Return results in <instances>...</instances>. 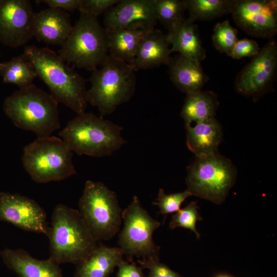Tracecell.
Here are the masks:
<instances>
[{"instance_id":"e575fe53","label":"cell","mask_w":277,"mask_h":277,"mask_svg":"<svg viewBox=\"0 0 277 277\" xmlns=\"http://www.w3.org/2000/svg\"><path fill=\"white\" fill-rule=\"evenodd\" d=\"M36 2L46 4L49 8L60 9L67 12L78 10L81 3V0H41Z\"/></svg>"},{"instance_id":"44dd1931","label":"cell","mask_w":277,"mask_h":277,"mask_svg":"<svg viewBox=\"0 0 277 277\" xmlns=\"http://www.w3.org/2000/svg\"><path fill=\"white\" fill-rule=\"evenodd\" d=\"M167 39L172 52L201 62L206 57V50L200 36L198 26L189 18L168 31Z\"/></svg>"},{"instance_id":"ffe728a7","label":"cell","mask_w":277,"mask_h":277,"mask_svg":"<svg viewBox=\"0 0 277 277\" xmlns=\"http://www.w3.org/2000/svg\"><path fill=\"white\" fill-rule=\"evenodd\" d=\"M168 66L170 80L177 89L186 94L202 90L209 80L201 62L179 54L172 57Z\"/></svg>"},{"instance_id":"d6a6232c","label":"cell","mask_w":277,"mask_h":277,"mask_svg":"<svg viewBox=\"0 0 277 277\" xmlns=\"http://www.w3.org/2000/svg\"><path fill=\"white\" fill-rule=\"evenodd\" d=\"M120 0H81L79 9L84 12L95 17L105 13L110 8L116 4Z\"/></svg>"},{"instance_id":"7a4b0ae2","label":"cell","mask_w":277,"mask_h":277,"mask_svg":"<svg viewBox=\"0 0 277 277\" xmlns=\"http://www.w3.org/2000/svg\"><path fill=\"white\" fill-rule=\"evenodd\" d=\"M58 104L50 93L32 84L6 97L3 110L17 127L41 137L60 128Z\"/></svg>"},{"instance_id":"277c9868","label":"cell","mask_w":277,"mask_h":277,"mask_svg":"<svg viewBox=\"0 0 277 277\" xmlns=\"http://www.w3.org/2000/svg\"><path fill=\"white\" fill-rule=\"evenodd\" d=\"M50 256L58 264L78 265L98 246L78 210L58 204L53 210L48 235Z\"/></svg>"},{"instance_id":"8992f818","label":"cell","mask_w":277,"mask_h":277,"mask_svg":"<svg viewBox=\"0 0 277 277\" xmlns=\"http://www.w3.org/2000/svg\"><path fill=\"white\" fill-rule=\"evenodd\" d=\"M63 60L78 68L93 71L109 55L107 32L97 17L84 12L58 53Z\"/></svg>"},{"instance_id":"83f0119b","label":"cell","mask_w":277,"mask_h":277,"mask_svg":"<svg viewBox=\"0 0 277 277\" xmlns=\"http://www.w3.org/2000/svg\"><path fill=\"white\" fill-rule=\"evenodd\" d=\"M238 30L231 25L228 20L217 23L214 27L212 36L214 48L220 52L230 56L238 40Z\"/></svg>"},{"instance_id":"7c38bea8","label":"cell","mask_w":277,"mask_h":277,"mask_svg":"<svg viewBox=\"0 0 277 277\" xmlns=\"http://www.w3.org/2000/svg\"><path fill=\"white\" fill-rule=\"evenodd\" d=\"M230 14L249 35L270 39L277 33L276 0H232Z\"/></svg>"},{"instance_id":"2e32d148","label":"cell","mask_w":277,"mask_h":277,"mask_svg":"<svg viewBox=\"0 0 277 277\" xmlns=\"http://www.w3.org/2000/svg\"><path fill=\"white\" fill-rule=\"evenodd\" d=\"M33 34L38 41L61 46L71 32L70 15L64 10L48 8L34 13Z\"/></svg>"},{"instance_id":"8fae6325","label":"cell","mask_w":277,"mask_h":277,"mask_svg":"<svg viewBox=\"0 0 277 277\" xmlns=\"http://www.w3.org/2000/svg\"><path fill=\"white\" fill-rule=\"evenodd\" d=\"M276 74L277 43L273 38L238 74L234 82L235 90L256 102L265 94L274 91Z\"/></svg>"},{"instance_id":"4dcf8cb0","label":"cell","mask_w":277,"mask_h":277,"mask_svg":"<svg viewBox=\"0 0 277 277\" xmlns=\"http://www.w3.org/2000/svg\"><path fill=\"white\" fill-rule=\"evenodd\" d=\"M138 263L143 269L149 270L147 277H183L180 274L170 269L160 260L153 259L137 260Z\"/></svg>"},{"instance_id":"3957f363","label":"cell","mask_w":277,"mask_h":277,"mask_svg":"<svg viewBox=\"0 0 277 277\" xmlns=\"http://www.w3.org/2000/svg\"><path fill=\"white\" fill-rule=\"evenodd\" d=\"M123 128L91 112H84L69 121L59 135L79 155L101 157L111 155L126 141Z\"/></svg>"},{"instance_id":"5bb4252c","label":"cell","mask_w":277,"mask_h":277,"mask_svg":"<svg viewBox=\"0 0 277 277\" xmlns=\"http://www.w3.org/2000/svg\"><path fill=\"white\" fill-rule=\"evenodd\" d=\"M0 221L47 236L49 232L45 210L33 200L18 193L0 192Z\"/></svg>"},{"instance_id":"4316f807","label":"cell","mask_w":277,"mask_h":277,"mask_svg":"<svg viewBox=\"0 0 277 277\" xmlns=\"http://www.w3.org/2000/svg\"><path fill=\"white\" fill-rule=\"evenodd\" d=\"M157 21L168 31L181 24L186 11L183 0H153Z\"/></svg>"},{"instance_id":"5b68a950","label":"cell","mask_w":277,"mask_h":277,"mask_svg":"<svg viewBox=\"0 0 277 277\" xmlns=\"http://www.w3.org/2000/svg\"><path fill=\"white\" fill-rule=\"evenodd\" d=\"M135 72L130 64L109 54L100 68L92 72L88 104L97 108L101 117L112 113L134 94Z\"/></svg>"},{"instance_id":"f1b7e54d","label":"cell","mask_w":277,"mask_h":277,"mask_svg":"<svg viewBox=\"0 0 277 277\" xmlns=\"http://www.w3.org/2000/svg\"><path fill=\"white\" fill-rule=\"evenodd\" d=\"M199 208L196 202H190L185 207L175 212L169 223V227L171 229L176 227L189 229L199 239L200 234L196 229V223L197 221H202L203 218L199 213Z\"/></svg>"},{"instance_id":"7402d4cb","label":"cell","mask_w":277,"mask_h":277,"mask_svg":"<svg viewBox=\"0 0 277 277\" xmlns=\"http://www.w3.org/2000/svg\"><path fill=\"white\" fill-rule=\"evenodd\" d=\"M124 254L118 247H97L77 265L73 277H109L124 260Z\"/></svg>"},{"instance_id":"9c48e42d","label":"cell","mask_w":277,"mask_h":277,"mask_svg":"<svg viewBox=\"0 0 277 277\" xmlns=\"http://www.w3.org/2000/svg\"><path fill=\"white\" fill-rule=\"evenodd\" d=\"M236 176L234 164L219 152L196 157L187 168V189L192 195L220 205L234 185Z\"/></svg>"},{"instance_id":"30bf717a","label":"cell","mask_w":277,"mask_h":277,"mask_svg":"<svg viewBox=\"0 0 277 277\" xmlns=\"http://www.w3.org/2000/svg\"><path fill=\"white\" fill-rule=\"evenodd\" d=\"M124 227L118 235V245L129 262L134 257L160 260V247L153 240L154 231L161 223L154 219L133 196L122 212Z\"/></svg>"},{"instance_id":"d4e9b609","label":"cell","mask_w":277,"mask_h":277,"mask_svg":"<svg viewBox=\"0 0 277 277\" xmlns=\"http://www.w3.org/2000/svg\"><path fill=\"white\" fill-rule=\"evenodd\" d=\"M0 76L4 83L22 88L32 84L37 74L32 65L22 54L0 63Z\"/></svg>"},{"instance_id":"484cf974","label":"cell","mask_w":277,"mask_h":277,"mask_svg":"<svg viewBox=\"0 0 277 277\" xmlns=\"http://www.w3.org/2000/svg\"><path fill=\"white\" fill-rule=\"evenodd\" d=\"M188 18L208 21L230 14L232 0H183Z\"/></svg>"},{"instance_id":"52a82bcc","label":"cell","mask_w":277,"mask_h":277,"mask_svg":"<svg viewBox=\"0 0 277 277\" xmlns=\"http://www.w3.org/2000/svg\"><path fill=\"white\" fill-rule=\"evenodd\" d=\"M72 151L54 136L37 137L25 146L22 161L31 179L38 183L65 180L76 173Z\"/></svg>"},{"instance_id":"836d02e7","label":"cell","mask_w":277,"mask_h":277,"mask_svg":"<svg viewBox=\"0 0 277 277\" xmlns=\"http://www.w3.org/2000/svg\"><path fill=\"white\" fill-rule=\"evenodd\" d=\"M116 277H146L141 266H137L133 262L123 260L118 265Z\"/></svg>"},{"instance_id":"1f68e13d","label":"cell","mask_w":277,"mask_h":277,"mask_svg":"<svg viewBox=\"0 0 277 277\" xmlns=\"http://www.w3.org/2000/svg\"><path fill=\"white\" fill-rule=\"evenodd\" d=\"M260 49L259 45L255 40L246 38L238 39L230 57L234 60L247 57L252 58L259 53Z\"/></svg>"},{"instance_id":"ac0fdd59","label":"cell","mask_w":277,"mask_h":277,"mask_svg":"<svg viewBox=\"0 0 277 277\" xmlns=\"http://www.w3.org/2000/svg\"><path fill=\"white\" fill-rule=\"evenodd\" d=\"M186 145L195 157L218 152L223 138L222 126L215 117L186 125Z\"/></svg>"},{"instance_id":"f546056e","label":"cell","mask_w":277,"mask_h":277,"mask_svg":"<svg viewBox=\"0 0 277 277\" xmlns=\"http://www.w3.org/2000/svg\"><path fill=\"white\" fill-rule=\"evenodd\" d=\"M191 195L187 189L182 192L166 194L164 190L160 188L156 201L153 204L159 207V213L166 215L180 210L184 201Z\"/></svg>"},{"instance_id":"6da1fadb","label":"cell","mask_w":277,"mask_h":277,"mask_svg":"<svg viewBox=\"0 0 277 277\" xmlns=\"http://www.w3.org/2000/svg\"><path fill=\"white\" fill-rule=\"evenodd\" d=\"M23 55L58 102L77 114L85 112L88 104L86 80L58 53L48 48L30 45L25 47Z\"/></svg>"},{"instance_id":"e0dca14e","label":"cell","mask_w":277,"mask_h":277,"mask_svg":"<svg viewBox=\"0 0 277 277\" xmlns=\"http://www.w3.org/2000/svg\"><path fill=\"white\" fill-rule=\"evenodd\" d=\"M0 256L6 266L19 277H64L60 264L51 257L40 260L23 249L5 248Z\"/></svg>"},{"instance_id":"cb8c5ba5","label":"cell","mask_w":277,"mask_h":277,"mask_svg":"<svg viewBox=\"0 0 277 277\" xmlns=\"http://www.w3.org/2000/svg\"><path fill=\"white\" fill-rule=\"evenodd\" d=\"M220 103L217 95L210 90L186 94L181 112L185 126L214 117Z\"/></svg>"},{"instance_id":"d590c367","label":"cell","mask_w":277,"mask_h":277,"mask_svg":"<svg viewBox=\"0 0 277 277\" xmlns=\"http://www.w3.org/2000/svg\"><path fill=\"white\" fill-rule=\"evenodd\" d=\"M214 277H233V276L226 273H221V274L216 275Z\"/></svg>"},{"instance_id":"4fadbf2b","label":"cell","mask_w":277,"mask_h":277,"mask_svg":"<svg viewBox=\"0 0 277 277\" xmlns=\"http://www.w3.org/2000/svg\"><path fill=\"white\" fill-rule=\"evenodd\" d=\"M34 13L30 1L0 0V42L16 48L31 39Z\"/></svg>"},{"instance_id":"603a6c76","label":"cell","mask_w":277,"mask_h":277,"mask_svg":"<svg viewBox=\"0 0 277 277\" xmlns=\"http://www.w3.org/2000/svg\"><path fill=\"white\" fill-rule=\"evenodd\" d=\"M154 28L132 27L106 30L109 54L131 65L142 41Z\"/></svg>"},{"instance_id":"d6986e66","label":"cell","mask_w":277,"mask_h":277,"mask_svg":"<svg viewBox=\"0 0 277 277\" xmlns=\"http://www.w3.org/2000/svg\"><path fill=\"white\" fill-rule=\"evenodd\" d=\"M170 46L166 34L154 28L142 41L131 66L137 71L168 65L172 58Z\"/></svg>"},{"instance_id":"ba28073f","label":"cell","mask_w":277,"mask_h":277,"mask_svg":"<svg viewBox=\"0 0 277 277\" xmlns=\"http://www.w3.org/2000/svg\"><path fill=\"white\" fill-rule=\"evenodd\" d=\"M78 210L97 242L112 239L120 230L122 211L117 195L101 182H86Z\"/></svg>"},{"instance_id":"9a60e30c","label":"cell","mask_w":277,"mask_h":277,"mask_svg":"<svg viewBox=\"0 0 277 277\" xmlns=\"http://www.w3.org/2000/svg\"><path fill=\"white\" fill-rule=\"evenodd\" d=\"M153 0H120L104 13L106 30L132 27L155 28L157 23Z\"/></svg>"}]
</instances>
